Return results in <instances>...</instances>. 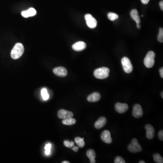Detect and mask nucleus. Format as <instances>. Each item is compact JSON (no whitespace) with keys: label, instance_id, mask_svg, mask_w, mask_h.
Returning <instances> with one entry per match:
<instances>
[{"label":"nucleus","instance_id":"4468645a","mask_svg":"<svg viewBox=\"0 0 163 163\" xmlns=\"http://www.w3.org/2000/svg\"><path fill=\"white\" fill-rule=\"evenodd\" d=\"M107 122V120L105 117H101L96 121L94 125L96 129H100L105 126Z\"/></svg>","mask_w":163,"mask_h":163},{"label":"nucleus","instance_id":"f03ea898","mask_svg":"<svg viewBox=\"0 0 163 163\" xmlns=\"http://www.w3.org/2000/svg\"><path fill=\"white\" fill-rule=\"evenodd\" d=\"M110 69L107 67L97 68L94 72V75L98 79H103L108 77Z\"/></svg>","mask_w":163,"mask_h":163},{"label":"nucleus","instance_id":"2f4dec72","mask_svg":"<svg viewBox=\"0 0 163 163\" xmlns=\"http://www.w3.org/2000/svg\"><path fill=\"white\" fill-rule=\"evenodd\" d=\"M160 9H161V10H163V1H161L160 2Z\"/></svg>","mask_w":163,"mask_h":163},{"label":"nucleus","instance_id":"0eeeda50","mask_svg":"<svg viewBox=\"0 0 163 163\" xmlns=\"http://www.w3.org/2000/svg\"><path fill=\"white\" fill-rule=\"evenodd\" d=\"M54 75L61 77H64L68 75L67 70L63 67H59L53 69Z\"/></svg>","mask_w":163,"mask_h":163},{"label":"nucleus","instance_id":"f704fd0d","mask_svg":"<svg viewBox=\"0 0 163 163\" xmlns=\"http://www.w3.org/2000/svg\"><path fill=\"white\" fill-rule=\"evenodd\" d=\"M70 163V162H68V161H63L62 162V163Z\"/></svg>","mask_w":163,"mask_h":163},{"label":"nucleus","instance_id":"7ed1b4c3","mask_svg":"<svg viewBox=\"0 0 163 163\" xmlns=\"http://www.w3.org/2000/svg\"><path fill=\"white\" fill-rule=\"evenodd\" d=\"M155 54L154 52L150 51L147 54L145 59H144V64L146 67L151 68L153 67L155 64Z\"/></svg>","mask_w":163,"mask_h":163},{"label":"nucleus","instance_id":"a211bd4d","mask_svg":"<svg viewBox=\"0 0 163 163\" xmlns=\"http://www.w3.org/2000/svg\"><path fill=\"white\" fill-rule=\"evenodd\" d=\"M87 155L90 160V162L91 163H96L95 158L96 157V154L95 151L92 149L88 150L87 152Z\"/></svg>","mask_w":163,"mask_h":163},{"label":"nucleus","instance_id":"2eb2a0df","mask_svg":"<svg viewBox=\"0 0 163 163\" xmlns=\"http://www.w3.org/2000/svg\"><path fill=\"white\" fill-rule=\"evenodd\" d=\"M101 99V94L98 92H95L89 95L87 100L89 102H97Z\"/></svg>","mask_w":163,"mask_h":163},{"label":"nucleus","instance_id":"72a5a7b5","mask_svg":"<svg viewBox=\"0 0 163 163\" xmlns=\"http://www.w3.org/2000/svg\"><path fill=\"white\" fill-rule=\"evenodd\" d=\"M139 163H146V162H145V161H143V160H141V161H139Z\"/></svg>","mask_w":163,"mask_h":163},{"label":"nucleus","instance_id":"423d86ee","mask_svg":"<svg viewBox=\"0 0 163 163\" xmlns=\"http://www.w3.org/2000/svg\"><path fill=\"white\" fill-rule=\"evenodd\" d=\"M87 25L91 29H94L97 26V21L91 14L86 15H85Z\"/></svg>","mask_w":163,"mask_h":163},{"label":"nucleus","instance_id":"39448f33","mask_svg":"<svg viewBox=\"0 0 163 163\" xmlns=\"http://www.w3.org/2000/svg\"><path fill=\"white\" fill-rule=\"evenodd\" d=\"M121 63L124 70L126 73H129L133 70V66L130 60L127 57H123L121 59Z\"/></svg>","mask_w":163,"mask_h":163},{"label":"nucleus","instance_id":"bb28decb","mask_svg":"<svg viewBox=\"0 0 163 163\" xmlns=\"http://www.w3.org/2000/svg\"><path fill=\"white\" fill-rule=\"evenodd\" d=\"M114 163H125V161L124 160L122 157H120V156H117L115 159V160H114Z\"/></svg>","mask_w":163,"mask_h":163},{"label":"nucleus","instance_id":"6ab92c4d","mask_svg":"<svg viewBox=\"0 0 163 163\" xmlns=\"http://www.w3.org/2000/svg\"><path fill=\"white\" fill-rule=\"evenodd\" d=\"M76 121L74 118L72 117L66 118L65 119H63L62 121V123L65 125H71L75 124Z\"/></svg>","mask_w":163,"mask_h":163},{"label":"nucleus","instance_id":"1a4fd4ad","mask_svg":"<svg viewBox=\"0 0 163 163\" xmlns=\"http://www.w3.org/2000/svg\"><path fill=\"white\" fill-rule=\"evenodd\" d=\"M133 115L137 118H140L142 116L143 114L142 109L141 105L136 104L134 106L133 109Z\"/></svg>","mask_w":163,"mask_h":163},{"label":"nucleus","instance_id":"aec40b11","mask_svg":"<svg viewBox=\"0 0 163 163\" xmlns=\"http://www.w3.org/2000/svg\"><path fill=\"white\" fill-rule=\"evenodd\" d=\"M75 142L80 148H83L85 146V142L84 138H82L79 137H77L75 138Z\"/></svg>","mask_w":163,"mask_h":163},{"label":"nucleus","instance_id":"7c9ffc66","mask_svg":"<svg viewBox=\"0 0 163 163\" xmlns=\"http://www.w3.org/2000/svg\"><path fill=\"white\" fill-rule=\"evenodd\" d=\"M160 76L162 78H163V68H161L160 70Z\"/></svg>","mask_w":163,"mask_h":163},{"label":"nucleus","instance_id":"dca6fc26","mask_svg":"<svg viewBox=\"0 0 163 163\" xmlns=\"http://www.w3.org/2000/svg\"><path fill=\"white\" fill-rule=\"evenodd\" d=\"M36 14V11L33 8L29 9L27 10L23 11L22 12V15L24 17L28 18L31 16H33Z\"/></svg>","mask_w":163,"mask_h":163},{"label":"nucleus","instance_id":"a878e982","mask_svg":"<svg viewBox=\"0 0 163 163\" xmlns=\"http://www.w3.org/2000/svg\"><path fill=\"white\" fill-rule=\"evenodd\" d=\"M158 41L159 42L163 43V29L162 28H160L159 30V34L158 36Z\"/></svg>","mask_w":163,"mask_h":163},{"label":"nucleus","instance_id":"ddd939ff","mask_svg":"<svg viewBox=\"0 0 163 163\" xmlns=\"http://www.w3.org/2000/svg\"><path fill=\"white\" fill-rule=\"evenodd\" d=\"M86 48V44L83 41H79L72 45V48L76 51H81Z\"/></svg>","mask_w":163,"mask_h":163},{"label":"nucleus","instance_id":"f3484780","mask_svg":"<svg viewBox=\"0 0 163 163\" xmlns=\"http://www.w3.org/2000/svg\"><path fill=\"white\" fill-rule=\"evenodd\" d=\"M130 15L132 18L137 23V24H140L141 23V20L137 10H132L130 12Z\"/></svg>","mask_w":163,"mask_h":163},{"label":"nucleus","instance_id":"20e7f679","mask_svg":"<svg viewBox=\"0 0 163 163\" xmlns=\"http://www.w3.org/2000/svg\"><path fill=\"white\" fill-rule=\"evenodd\" d=\"M128 149L132 153H137L141 151L142 147L137 139L134 138L132 140V142L129 145Z\"/></svg>","mask_w":163,"mask_h":163},{"label":"nucleus","instance_id":"6e6552de","mask_svg":"<svg viewBox=\"0 0 163 163\" xmlns=\"http://www.w3.org/2000/svg\"><path fill=\"white\" fill-rule=\"evenodd\" d=\"M58 116L60 119L63 120L69 117H72L73 116V114L71 111L64 109H61L58 111Z\"/></svg>","mask_w":163,"mask_h":163},{"label":"nucleus","instance_id":"c85d7f7f","mask_svg":"<svg viewBox=\"0 0 163 163\" xmlns=\"http://www.w3.org/2000/svg\"><path fill=\"white\" fill-rule=\"evenodd\" d=\"M72 150L74 151L75 152H77L78 150H79V147L77 146H73L72 147Z\"/></svg>","mask_w":163,"mask_h":163},{"label":"nucleus","instance_id":"5701e85b","mask_svg":"<svg viewBox=\"0 0 163 163\" xmlns=\"http://www.w3.org/2000/svg\"><path fill=\"white\" fill-rule=\"evenodd\" d=\"M107 17H108V19L111 21H114L116 20L119 17L118 15L115 13H113V12H109L107 15Z\"/></svg>","mask_w":163,"mask_h":163},{"label":"nucleus","instance_id":"c9c22d12","mask_svg":"<svg viewBox=\"0 0 163 163\" xmlns=\"http://www.w3.org/2000/svg\"><path fill=\"white\" fill-rule=\"evenodd\" d=\"M161 97H162V98H163V92H161Z\"/></svg>","mask_w":163,"mask_h":163},{"label":"nucleus","instance_id":"9b49d317","mask_svg":"<svg viewBox=\"0 0 163 163\" xmlns=\"http://www.w3.org/2000/svg\"><path fill=\"white\" fill-rule=\"evenodd\" d=\"M127 104L125 103H116L115 105V109L116 111L119 113H124L126 112L128 109Z\"/></svg>","mask_w":163,"mask_h":163},{"label":"nucleus","instance_id":"9d476101","mask_svg":"<svg viewBox=\"0 0 163 163\" xmlns=\"http://www.w3.org/2000/svg\"><path fill=\"white\" fill-rule=\"evenodd\" d=\"M101 137L102 141L106 143L111 144L112 142V139L109 130H104L101 134Z\"/></svg>","mask_w":163,"mask_h":163},{"label":"nucleus","instance_id":"4be33fe9","mask_svg":"<svg viewBox=\"0 0 163 163\" xmlns=\"http://www.w3.org/2000/svg\"><path fill=\"white\" fill-rule=\"evenodd\" d=\"M41 94L44 100H47L49 98V94L46 88H43L41 91Z\"/></svg>","mask_w":163,"mask_h":163},{"label":"nucleus","instance_id":"393cba45","mask_svg":"<svg viewBox=\"0 0 163 163\" xmlns=\"http://www.w3.org/2000/svg\"><path fill=\"white\" fill-rule=\"evenodd\" d=\"M51 145L50 143H48L45 145V155H50V152H51Z\"/></svg>","mask_w":163,"mask_h":163},{"label":"nucleus","instance_id":"412c9836","mask_svg":"<svg viewBox=\"0 0 163 163\" xmlns=\"http://www.w3.org/2000/svg\"><path fill=\"white\" fill-rule=\"evenodd\" d=\"M153 158L155 162L157 163H163V159L159 154H155L153 155Z\"/></svg>","mask_w":163,"mask_h":163},{"label":"nucleus","instance_id":"f257e3e1","mask_svg":"<svg viewBox=\"0 0 163 163\" xmlns=\"http://www.w3.org/2000/svg\"><path fill=\"white\" fill-rule=\"evenodd\" d=\"M24 47L22 43H18L15 45L11 51L10 56L14 59H18L23 54Z\"/></svg>","mask_w":163,"mask_h":163},{"label":"nucleus","instance_id":"c756f323","mask_svg":"<svg viewBox=\"0 0 163 163\" xmlns=\"http://www.w3.org/2000/svg\"><path fill=\"white\" fill-rule=\"evenodd\" d=\"M141 1L142 3L143 4H145V5L148 4L150 1V0H141Z\"/></svg>","mask_w":163,"mask_h":163},{"label":"nucleus","instance_id":"473e14b6","mask_svg":"<svg viewBox=\"0 0 163 163\" xmlns=\"http://www.w3.org/2000/svg\"><path fill=\"white\" fill-rule=\"evenodd\" d=\"M137 24V27L138 29H140L141 28V25L140 24Z\"/></svg>","mask_w":163,"mask_h":163},{"label":"nucleus","instance_id":"f8f14e48","mask_svg":"<svg viewBox=\"0 0 163 163\" xmlns=\"http://www.w3.org/2000/svg\"><path fill=\"white\" fill-rule=\"evenodd\" d=\"M145 128L146 130V136L149 139H152L155 136V130L154 128L151 125H146Z\"/></svg>","mask_w":163,"mask_h":163},{"label":"nucleus","instance_id":"b1692460","mask_svg":"<svg viewBox=\"0 0 163 163\" xmlns=\"http://www.w3.org/2000/svg\"><path fill=\"white\" fill-rule=\"evenodd\" d=\"M63 144L66 147L69 148H72L75 146V143L72 141H70L68 140H65L63 142Z\"/></svg>","mask_w":163,"mask_h":163},{"label":"nucleus","instance_id":"cd10ccee","mask_svg":"<svg viewBox=\"0 0 163 163\" xmlns=\"http://www.w3.org/2000/svg\"><path fill=\"white\" fill-rule=\"evenodd\" d=\"M158 137L160 139L161 141H163V130H160V132H159L158 134Z\"/></svg>","mask_w":163,"mask_h":163}]
</instances>
